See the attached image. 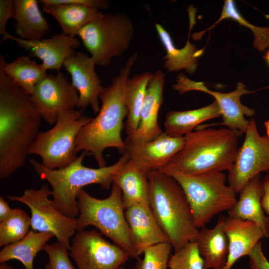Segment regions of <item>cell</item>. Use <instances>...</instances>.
Returning a JSON list of instances; mask_svg holds the SVG:
<instances>
[{
	"instance_id": "obj_1",
	"label": "cell",
	"mask_w": 269,
	"mask_h": 269,
	"mask_svg": "<svg viewBox=\"0 0 269 269\" xmlns=\"http://www.w3.org/2000/svg\"><path fill=\"white\" fill-rule=\"evenodd\" d=\"M31 95L0 69V179L24 165L42 119Z\"/></svg>"
},
{
	"instance_id": "obj_2",
	"label": "cell",
	"mask_w": 269,
	"mask_h": 269,
	"mask_svg": "<svg viewBox=\"0 0 269 269\" xmlns=\"http://www.w3.org/2000/svg\"><path fill=\"white\" fill-rule=\"evenodd\" d=\"M137 57V53H133L113 78L111 84L104 87L100 95L102 105L97 116L80 129L76 138L75 154L82 150L90 152L99 168L107 166L103 156L105 149L115 148L125 152L126 144L121 132L128 114L125 87Z\"/></svg>"
},
{
	"instance_id": "obj_3",
	"label": "cell",
	"mask_w": 269,
	"mask_h": 269,
	"mask_svg": "<svg viewBox=\"0 0 269 269\" xmlns=\"http://www.w3.org/2000/svg\"><path fill=\"white\" fill-rule=\"evenodd\" d=\"M242 134L228 128L198 126L184 136L183 147L161 170L168 175L229 171L235 161Z\"/></svg>"
},
{
	"instance_id": "obj_4",
	"label": "cell",
	"mask_w": 269,
	"mask_h": 269,
	"mask_svg": "<svg viewBox=\"0 0 269 269\" xmlns=\"http://www.w3.org/2000/svg\"><path fill=\"white\" fill-rule=\"evenodd\" d=\"M88 153L83 151L68 166L59 169L44 167L34 159H29L33 168L42 180L47 181L52 188V203L63 215L71 218L79 214L77 196L83 187L98 184L102 189H109L113 184V176L128 162L127 153L114 164L104 167L92 168L83 164Z\"/></svg>"
},
{
	"instance_id": "obj_5",
	"label": "cell",
	"mask_w": 269,
	"mask_h": 269,
	"mask_svg": "<svg viewBox=\"0 0 269 269\" xmlns=\"http://www.w3.org/2000/svg\"><path fill=\"white\" fill-rule=\"evenodd\" d=\"M147 175L149 206L174 251L197 242L200 230L180 185L161 170L150 171Z\"/></svg>"
},
{
	"instance_id": "obj_6",
	"label": "cell",
	"mask_w": 269,
	"mask_h": 269,
	"mask_svg": "<svg viewBox=\"0 0 269 269\" xmlns=\"http://www.w3.org/2000/svg\"><path fill=\"white\" fill-rule=\"evenodd\" d=\"M79 214L78 231L92 226L117 246L130 258L138 260L127 223L121 189L113 183L110 195L105 199L93 197L83 189L77 196Z\"/></svg>"
},
{
	"instance_id": "obj_7",
	"label": "cell",
	"mask_w": 269,
	"mask_h": 269,
	"mask_svg": "<svg viewBox=\"0 0 269 269\" xmlns=\"http://www.w3.org/2000/svg\"><path fill=\"white\" fill-rule=\"evenodd\" d=\"M169 175L183 189L195 225L198 229L205 226L214 216L230 210L237 201V193L229 185H226V175L222 172Z\"/></svg>"
},
{
	"instance_id": "obj_8",
	"label": "cell",
	"mask_w": 269,
	"mask_h": 269,
	"mask_svg": "<svg viewBox=\"0 0 269 269\" xmlns=\"http://www.w3.org/2000/svg\"><path fill=\"white\" fill-rule=\"evenodd\" d=\"M134 26L125 14L101 12L78 31V35L96 66H108L113 58L128 48L134 35Z\"/></svg>"
},
{
	"instance_id": "obj_9",
	"label": "cell",
	"mask_w": 269,
	"mask_h": 269,
	"mask_svg": "<svg viewBox=\"0 0 269 269\" xmlns=\"http://www.w3.org/2000/svg\"><path fill=\"white\" fill-rule=\"evenodd\" d=\"M93 118L83 115V111L73 110L62 114L50 130L39 132L29 150L38 155L45 168L65 167L78 157L75 153V139L80 129Z\"/></svg>"
},
{
	"instance_id": "obj_10",
	"label": "cell",
	"mask_w": 269,
	"mask_h": 269,
	"mask_svg": "<svg viewBox=\"0 0 269 269\" xmlns=\"http://www.w3.org/2000/svg\"><path fill=\"white\" fill-rule=\"evenodd\" d=\"M51 194L48 185L45 184L38 190L27 189L20 196L8 197L10 200L19 202L29 208L31 230L52 233L57 241L69 250L71 239L78 231L77 218L67 217L57 210L48 198Z\"/></svg>"
},
{
	"instance_id": "obj_11",
	"label": "cell",
	"mask_w": 269,
	"mask_h": 269,
	"mask_svg": "<svg viewBox=\"0 0 269 269\" xmlns=\"http://www.w3.org/2000/svg\"><path fill=\"white\" fill-rule=\"evenodd\" d=\"M69 252L78 269H118L130 258L125 250L105 240L96 229L77 231Z\"/></svg>"
},
{
	"instance_id": "obj_12",
	"label": "cell",
	"mask_w": 269,
	"mask_h": 269,
	"mask_svg": "<svg viewBox=\"0 0 269 269\" xmlns=\"http://www.w3.org/2000/svg\"><path fill=\"white\" fill-rule=\"evenodd\" d=\"M236 158L228 171V181L237 193L251 179L269 170V137L260 134L255 120L252 119Z\"/></svg>"
},
{
	"instance_id": "obj_13",
	"label": "cell",
	"mask_w": 269,
	"mask_h": 269,
	"mask_svg": "<svg viewBox=\"0 0 269 269\" xmlns=\"http://www.w3.org/2000/svg\"><path fill=\"white\" fill-rule=\"evenodd\" d=\"M42 118L48 124H55L63 113L75 110L79 95L63 73L47 74L35 86L31 95Z\"/></svg>"
},
{
	"instance_id": "obj_14",
	"label": "cell",
	"mask_w": 269,
	"mask_h": 269,
	"mask_svg": "<svg viewBox=\"0 0 269 269\" xmlns=\"http://www.w3.org/2000/svg\"><path fill=\"white\" fill-rule=\"evenodd\" d=\"M176 83L172 88L180 94L190 91H198L208 93L212 96L220 106L223 125L231 130L245 133L249 124V121L245 116L252 117L255 115L254 109L244 105L241 102V97L245 94L251 93L246 89L242 82L238 83L236 88L229 93H221L213 91L205 86L202 82H196L190 80L182 73L178 75Z\"/></svg>"
},
{
	"instance_id": "obj_15",
	"label": "cell",
	"mask_w": 269,
	"mask_h": 269,
	"mask_svg": "<svg viewBox=\"0 0 269 269\" xmlns=\"http://www.w3.org/2000/svg\"><path fill=\"white\" fill-rule=\"evenodd\" d=\"M126 149L129 162L147 173L161 170L182 148L184 136H172L163 132L154 139L143 143L126 139Z\"/></svg>"
},
{
	"instance_id": "obj_16",
	"label": "cell",
	"mask_w": 269,
	"mask_h": 269,
	"mask_svg": "<svg viewBox=\"0 0 269 269\" xmlns=\"http://www.w3.org/2000/svg\"><path fill=\"white\" fill-rule=\"evenodd\" d=\"M95 66L93 59L82 52H76L63 63L79 95L76 108L84 111L89 106L94 113L98 114L100 109L99 98L104 87L95 71Z\"/></svg>"
},
{
	"instance_id": "obj_17",
	"label": "cell",
	"mask_w": 269,
	"mask_h": 269,
	"mask_svg": "<svg viewBox=\"0 0 269 269\" xmlns=\"http://www.w3.org/2000/svg\"><path fill=\"white\" fill-rule=\"evenodd\" d=\"M125 214L133 243L138 257L145 249L151 246L164 243H170L149 204H134L125 209Z\"/></svg>"
},
{
	"instance_id": "obj_18",
	"label": "cell",
	"mask_w": 269,
	"mask_h": 269,
	"mask_svg": "<svg viewBox=\"0 0 269 269\" xmlns=\"http://www.w3.org/2000/svg\"><path fill=\"white\" fill-rule=\"evenodd\" d=\"M165 75L161 70L153 73L147 86L136 130L126 138L136 143H143L158 136L161 130L158 122L159 109L163 100Z\"/></svg>"
},
{
	"instance_id": "obj_19",
	"label": "cell",
	"mask_w": 269,
	"mask_h": 269,
	"mask_svg": "<svg viewBox=\"0 0 269 269\" xmlns=\"http://www.w3.org/2000/svg\"><path fill=\"white\" fill-rule=\"evenodd\" d=\"M19 46L28 50L29 56L36 57L42 61V66L47 70L60 71L64 62L74 55L75 49L80 45L79 41L61 32L47 39L30 41L12 36Z\"/></svg>"
},
{
	"instance_id": "obj_20",
	"label": "cell",
	"mask_w": 269,
	"mask_h": 269,
	"mask_svg": "<svg viewBox=\"0 0 269 269\" xmlns=\"http://www.w3.org/2000/svg\"><path fill=\"white\" fill-rule=\"evenodd\" d=\"M224 230L228 240L229 252L223 269H231L238 260L249 256L260 240L266 237L256 223L229 216L225 218Z\"/></svg>"
},
{
	"instance_id": "obj_21",
	"label": "cell",
	"mask_w": 269,
	"mask_h": 269,
	"mask_svg": "<svg viewBox=\"0 0 269 269\" xmlns=\"http://www.w3.org/2000/svg\"><path fill=\"white\" fill-rule=\"evenodd\" d=\"M239 193V200L228 211V216L256 223L268 237L269 217L266 216L262 206L263 189L260 174L249 180Z\"/></svg>"
},
{
	"instance_id": "obj_22",
	"label": "cell",
	"mask_w": 269,
	"mask_h": 269,
	"mask_svg": "<svg viewBox=\"0 0 269 269\" xmlns=\"http://www.w3.org/2000/svg\"><path fill=\"white\" fill-rule=\"evenodd\" d=\"M225 218L220 216L213 228L204 226L200 230L196 242L205 269H223L227 263L229 245L224 230Z\"/></svg>"
},
{
	"instance_id": "obj_23",
	"label": "cell",
	"mask_w": 269,
	"mask_h": 269,
	"mask_svg": "<svg viewBox=\"0 0 269 269\" xmlns=\"http://www.w3.org/2000/svg\"><path fill=\"white\" fill-rule=\"evenodd\" d=\"M13 26L19 38L30 41H39L49 29L36 0H14Z\"/></svg>"
},
{
	"instance_id": "obj_24",
	"label": "cell",
	"mask_w": 269,
	"mask_h": 269,
	"mask_svg": "<svg viewBox=\"0 0 269 269\" xmlns=\"http://www.w3.org/2000/svg\"><path fill=\"white\" fill-rule=\"evenodd\" d=\"M155 28L166 51L163 58L164 68L168 72L185 69L188 73L194 74L198 64V58L203 54V50L198 49L189 38L183 48H177L169 33L161 24L156 23Z\"/></svg>"
},
{
	"instance_id": "obj_25",
	"label": "cell",
	"mask_w": 269,
	"mask_h": 269,
	"mask_svg": "<svg viewBox=\"0 0 269 269\" xmlns=\"http://www.w3.org/2000/svg\"><path fill=\"white\" fill-rule=\"evenodd\" d=\"M147 174L128 161L113 176V183L121 190L125 209L136 204H149Z\"/></svg>"
},
{
	"instance_id": "obj_26",
	"label": "cell",
	"mask_w": 269,
	"mask_h": 269,
	"mask_svg": "<svg viewBox=\"0 0 269 269\" xmlns=\"http://www.w3.org/2000/svg\"><path fill=\"white\" fill-rule=\"evenodd\" d=\"M221 116L220 106L215 100L211 104L197 109L171 111L165 116L164 132L172 136H184L201 123Z\"/></svg>"
},
{
	"instance_id": "obj_27",
	"label": "cell",
	"mask_w": 269,
	"mask_h": 269,
	"mask_svg": "<svg viewBox=\"0 0 269 269\" xmlns=\"http://www.w3.org/2000/svg\"><path fill=\"white\" fill-rule=\"evenodd\" d=\"M43 11L52 15L62 29V32L71 37L99 15V9L77 3L46 5Z\"/></svg>"
},
{
	"instance_id": "obj_28",
	"label": "cell",
	"mask_w": 269,
	"mask_h": 269,
	"mask_svg": "<svg viewBox=\"0 0 269 269\" xmlns=\"http://www.w3.org/2000/svg\"><path fill=\"white\" fill-rule=\"evenodd\" d=\"M0 69L14 84L31 95L36 85L47 75L41 64L25 56H19L8 63L0 54Z\"/></svg>"
},
{
	"instance_id": "obj_29",
	"label": "cell",
	"mask_w": 269,
	"mask_h": 269,
	"mask_svg": "<svg viewBox=\"0 0 269 269\" xmlns=\"http://www.w3.org/2000/svg\"><path fill=\"white\" fill-rule=\"evenodd\" d=\"M54 235L51 233L29 230L21 240L3 247L0 252V263L11 260L20 261L25 269H34L33 262L37 253Z\"/></svg>"
},
{
	"instance_id": "obj_30",
	"label": "cell",
	"mask_w": 269,
	"mask_h": 269,
	"mask_svg": "<svg viewBox=\"0 0 269 269\" xmlns=\"http://www.w3.org/2000/svg\"><path fill=\"white\" fill-rule=\"evenodd\" d=\"M152 75L150 72H145L135 74L127 80L125 92L128 110L125 126L127 137L131 135L137 128L147 86Z\"/></svg>"
},
{
	"instance_id": "obj_31",
	"label": "cell",
	"mask_w": 269,
	"mask_h": 269,
	"mask_svg": "<svg viewBox=\"0 0 269 269\" xmlns=\"http://www.w3.org/2000/svg\"><path fill=\"white\" fill-rule=\"evenodd\" d=\"M30 217L19 208L13 209L10 215L0 222V247L22 239L29 231Z\"/></svg>"
},
{
	"instance_id": "obj_32",
	"label": "cell",
	"mask_w": 269,
	"mask_h": 269,
	"mask_svg": "<svg viewBox=\"0 0 269 269\" xmlns=\"http://www.w3.org/2000/svg\"><path fill=\"white\" fill-rule=\"evenodd\" d=\"M225 18L237 21L240 24L250 28L255 36L254 46L259 51H263L269 48V26L262 27L254 25L249 22L238 11L234 1L232 0L225 1L221 16L218 20L209 30Z\"/></svg>"
},
{
	"instance_id": "obj_33",
	"label": "cell",
	"mask_w": 269,
	"mask_h": 269,
	"mask_svg": "<svg viewBox=\"0 0 269 269\" xmlns=\"http://www.w3.org/2000/svg\"><path fill=\"white\" fill-rule=\"evenodd\" d=\"M169 269H205L204 262L196 242H190L174 251L168 262Z\"/></svg>"
},
{
	"instance_id": "obj_34",
	"label": "cell",
	"mask_w": 269,
	"mask_h": 269,
	"mask_svg": "<svg viewBox=\"0 0 269 269\" xmlns=\"http://www.w3.org/2000/svg\"><path fill=\"white\" fill-rule=\"evenodd\" d=\"M172 246L164 243L144 250L142 259L137 260L134 269H167Z\"/></svg>"
},
{
	"instance_id": "obj_35",
	"label": "cell",
	"mask_w": 269,
	"mask_h": 269,
	"mask_svg": "<svg viewBox=\"0 0 269 269\" xmlns=\"http://www.w3.org/2000/svg\"><path fill=\"white\" fill-rule=\"evenodd\" d=\"M43 251L48 256L45 269H75L69 258L68 249L60 242L47 243Z\"/></svg>"
},
{
	"instance_id": "obj_36",
	"label": "cell",
	"mask_w": 269,
	"mask_h": 269,
	"mask_svg": "<svg viewBox=\"0 0 269 269\" xmlns=\"http://www.w3.org/2000/svg\"><path fill=\"white\" fill-rule=\"evenodd\" d=\"M14 10V0H0V34L2 36L0 43L11 39L12 35L6 31V26L8 19L13 18Z\"/></svg>"
},
{
	"instance_id": "obj_37",
	"label": "cell",
	"mask_w": 269,
	"mask_h": 269,
	"mask_svg": "<svg viewBox=\"0 0 269 269\" xmlns=\"http://www.w3.org/2000/svg\"><path fill=\"white\" fill-rule=\"evenodd\" d=\"M42 6L62 3H77L87 5L98 9H106L109 6V2L105 0H40Z\"/></svg>"
},
{
	"instance_id": "obj_38",
	"label": "cell",
	"mask_w": 269,
	"mask_h": 269,
	"mask_svg": "<svg viewBox=\"0 0 269 269\" xmlns=\"http://www.w3.org/2000/svg\"><path fill=\"white\" fill-rule=\"evenodd\" d=\"M251 269H269V261L265 256L259 242L248 256Z\"/></svg>"
},
{
	"instance_id": "obj_39",
	"label": "cell",
	"mask_w": 269,
	"mask_h": 269,
	"mask_svg": "<svg viewBox=\"0 0 269 269\" xmlns=\"http://www.w3.org/2000/svg\"><path fill=\"white\" fill-rule=\"evenodd\" d=\"M263 195L261 200L263 209L269 217V173L262 179ZM268 238H269V226L268 230Z\"/></svg>"
},
{
	"instance_id": "obj_40",
	"label": "cell",
	"mask_w": 269,
	"mask_h": 269,
	"mask_svg": "<svg viewBox=\"0 0 269 269\" xmlns=\"http://www.w3.org/2000/svg\"><path fill=\"white\" fill-rule=\"evenodd\" d=\"M13 210L9 207L7 202L3 198L0 196V222L2 221L7 218L11 214Z\"/></svg>"
},
{
	"instance_id": "obj_41",
	"label": "cell",
	"mask_w": 269,
	"mask_h": 269,
	"mask_svg": "<svg viewBox=\"0 0 269 269\" xmlns=\"http://www.w3.org/2000/svg\"><path fill=\"white\" fill-rule=\"evenodd\" d=\"M0 269H14L13 268L5 263H0Z\"/></svg>"
},
{
	"instance_id": "obj_42",
	"label": "cell",
	"mask_w": 269,
	"mask_h": 269,
	"mask_svg": "<svg viewBox=\"0 0 269 269\" xmlns=\"http://www.w3.org/2000/svg\"><path fill=\"white\" fill-rule=\"evenodd\" d=\"M264 125L266 130L267 136L269 137V120L264 123Z\"/></svg>"
},
{
	"instance_id": "obj_43",
	"label": "cell",
	"mask_w": 269,
	"mask_h": 269,
	"mask_svg": "<svg viewBox=\"0 0 269 269\" xmlns=\"http://www.w3.org/2000/svg\"><path fill=\"white\" fill-rule=\"evenodd\" d=\"M264 58L266 60L267 63L269 65V50H268L264 56Z\"/></svg>"
},
{
	"instance_id": "obj_44",
	"label": "cell",
	"mask_w": 269,
	"mask_h": 269,
	"mask_svg": "<svg viewBox=\"0 0 269 269\" xmlns=\"http://www.w3.org/2000/svg\"><path fill=\"white\" fill-rule=\"evenodd\" d=\"M118 269H124L123 266L121 267Z\"/></svg>"
}]
</instances>
